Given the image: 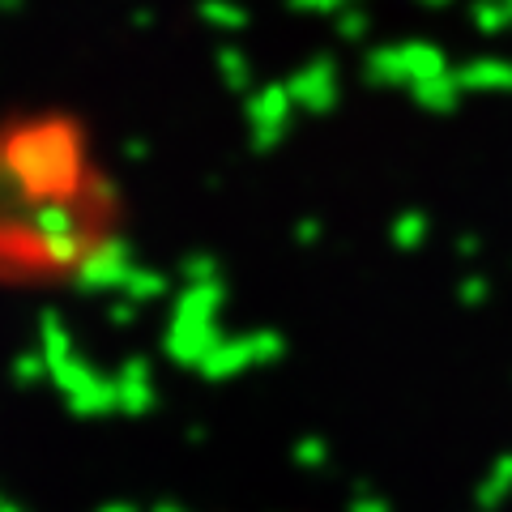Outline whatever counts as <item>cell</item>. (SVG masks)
I'll return each instance as SVG.
<instances>
[{"label": "cell", "instance_id": "6da1fadb", "mask_svg": "<svg viewBox=\"0 0 512 512\" xmlns=\"http://www.w3.org/2000/svg\"><path fill=\"white\" fill-rule=\"evenodd\" d=\"M120 192L64 111L0 120V291H60L120 248Z\"/></svg>", "mask_w": 512, "mask_h": 512}]
</instances>
